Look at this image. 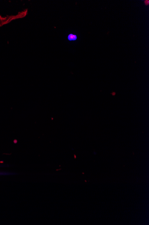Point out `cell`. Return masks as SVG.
<instances>
[{
	"label": "cell",
	"mask_w": 149,
	"mask_h": 225,
	"mask_svg": "<svg viewBox=\"0 0 149 225\" xmlns=\"http://www.w3.org/2000/svg\"><path fill=\"white\" fill-rule=\"evenodd\" d=\"M67 39L69 41H75L77 39V35L73 34H70L67 37Z\"/></svg>",
	"instance_id": "6da1fadb"
},
{
	"label": "cell",
	"mask_w": 149,
	"mask_h": 225,
	"mask_svg": "<svg viewBox=\"0 0 149 225\" xmlns=\"http://www.w3.org/2000/svg\"><path fill=\"white\" fill-rule=\"evenodd\" d=\"M144 3H145V5H148L149 4V1L148 0L145 1H144Z\"/></svg>",
	"instance_id": "7a4b0ae2"
}]
</instances>
